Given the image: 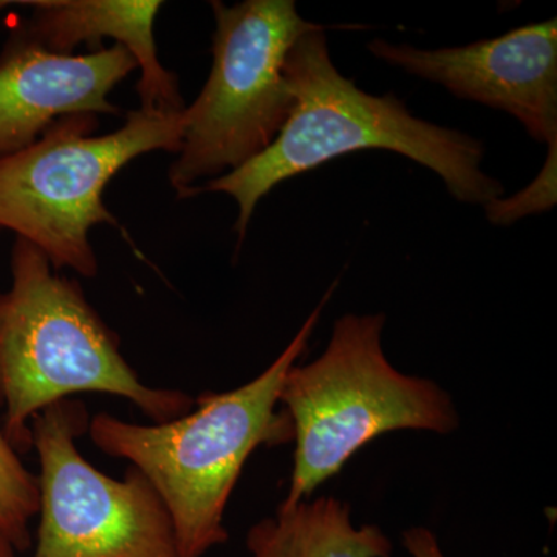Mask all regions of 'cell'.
Listing matches in <instances>:
<instances>
[{
    "label": "cell",
    "instance_id": "6da1fadb",
    "mask_svg": "<svg viewBox=\"0 0 557 557\" xmlns=\"http://www.w3.org/2000/svg\"><path fill=\"white\" fill-rule=\"evenodd\" d=\"M284 73L293 106L273 145L239 170L193 190V196L220 193L236 200L239 244L271 189L358 150L386 149L417 161L434 171L460 203L486 207L505 196L500 180L482 170L485 146L480 139L417 119L394 94L376 97L341 75L325 27L293 44Z\"/></svg>",
    "mask_w": 557,
    "mask_h": 557
},
{
    "label": "cell",
    "instance_id": "7a4b0ae2",
    "mask_svg": "<svg viewBox=\"0 0 557 557\" xmlns=\"http://www.w3.org/2000/svg\"><path fill=\"white\" fill-rule=\"evenodd\" d=\"M335 285L276 361L245 386L200 395L194 412L152 426L109 413L89 421L95 446L129 461L157 491L182 557L205 556L228 541L223 515L248 457L259 446L292 442V420L285 410L277 413L276 406L285 376L307 350Z\"/></svg>",
    "mask_w": 557,
    "mask_h": 557
},
{
    "label": "cell",
    "instance_id": "3957f363",
    "mask_svg": "<svg viewBox=\"0 0 557 557\" xmlns=\"http://www.w3.org/2000/svg\"><path fill=\"white\" fill-rule=\"evenodd\" d=\"M131 399L156 423L190 412L185 392L146 386L76 282L54 273L49 259L16 239L11 285L0 292V408L3 435L17 453L32 448V421L73 394Z\"/></svg>",
    "mask_w": 557,
    "mask_h": 557
},
{
    "label": "cell",
    "instance_id": "277c9868",
    "mask_svg": "<svg viewBox=\"0 0 557 557\" xmlns=\"http://www.w3.org/2000/svg\"><path fill=\"white\" fill-rule=\"evenodd\" d=\"M384 324V314L339 318L324 354L310 364L293 366L285 376L278 403L287 408L296 450L281 507L306 500L380 435L401 429L456 431L449 395L432 381L403 375L387 361Z\"/></svg>",
    "mask_w": 557,
    "mask_h": 557
},
{
    "label": "cell",
    "instance_id": "5b68a950",
    "mask_svg": "<svg viewBox=\"0 0 557 557\" xmlns=\"http://www.w3.org/2000/svg\"><path fill=\"white\" fill-rule=\"evenodd\" d=\"M97 115L62 116L28 148L0 157V228L39 249L54 270L95 277L90 230L115 215L106 186L126 164L153 150L178 153L182 112L131 110L123 126L95 137Z\"/></svg>",
    "mask_w": 557,
    "mask_h": 557
},
{
    "label": "cell",
    "instance_id": "8992f818",
    "mask_svg": "<svg viewBox=\"0 0 557 557\" xmlns=\"http://www.w3.org/2000/svg\"><path fill=\"white\" fill-rule=\"evenodd\" d=\"M211 7V72L183 109L182 146L170 170L180 199L193 196L197 180L237 171L273 145L293 106L285 58L300 36L322 27L300 17L293 0Z\"/></svg>",
    "mask_w": 557,
    "mask_h": 557
},
{
    "label": "cell",
    "instance_id": "52a82bcc",
    "mask_svg": "<svg viewBox=\"0 0 557 557\" xmlns=\"http://www.w3.org/2000/svg\"><path fill=\"white\" fill-rule=\"evenodd\" d=\"M83 403L62 399L32 421L38 453L40 522L33 557H182L170 512L131 468L109 478L81 456L89 429Z\"/></svg>",
    "mask_w": 557,
    "mask_h": 557
},
{
    "label": "cell",
    "instance_id": "ba28073f",
    "mask_svg": "<svg viewBox=\"0 0 557 557\" xmlns=\"http://www.w3.org/2000/svg\"><path fill=\"white\" fill-rule=\"evenodd\" d=\"M368 50L458 98L504 110L548 146L545 161L557 163L556 17L463 47L423 50L379 38Z\"/></svg>",
    "mask_w": 557,
    "mask_h": 557
},
{
    "label": "cell",
    "instance_id": "9c48e42d",
    "mask_svg": "<svg viewBox=\"0 0 557 557\" xmlns=\"http://www.w3.org/2000/svg\"><path fill=\"white\" fill-rule=\"evenodd\" d=\"M137 62L123 46L57 54L24 38L0 60V157L38 141L62 116L119 113L110 91Z\"/></svg>",
    "mask_w": 557,
    "mask_h": 557
},
{
    "label": "cell",
    "instance_id": "30bf717a",
    "mask_svg": "<svg viewBox=\"0 0 557 557\" xmlns=\"http://www.w3.org/2000/svg\"><path fill=\"white\" fill-rule=\"evenodd\" d=\"M25 38L57 54H73L81 44L95 47L102 39L129 51L141 70L137 86L139 109L180 113L186 108L174 73L161 65L157 53V14L160 0H32Z\"/></svg>",
    "mask_w": 557,
    "mask_h": 557
},
{
    "label": "cell",
    "instance_id": "8fae6325",
    "mask_svg": "<svg viewBox=\"0 0 557 557\" xmlns=\"http://www.w3.org/2000/svg\"><path fill=\"white\" fill-rule=\"evenodd\" d=\"M252 557H391L392 544L379 527L351 525L350 507L333 497L278 507L274 518L249 530Z\"/></svg>",
    "mask_w": 557,
    "mask_h": 557
},
{
    "label": "cell",
    "instance_id": "7c38bea8",
    "mask_svg": "<svg viewBox=\"0 0 557 557\" xmlns=\"http://www.w3.org/2000/svg\"><path fill=\"white\" fill-rule=\"evenodd\" d=\"M39 511L38 479L0 429V536L16 552L32 545L30 522Z\"/></svg>",
    "mask_w": 557,
    "mask_h": 557
},
{
    "label": "cell",
    "instance_id": "4fadbf2b",
    "mask_svg": "<svg viewBox=\"0 0 557 557\" xmlns=\"http://www.w3.org/2000/svg\"><path fill=\"white\" fill-rule=\"evenodd\" d=\"M403 544L412 557H445L432 531L428 528H410L403 533Z\"/></svg>",
    "mask_w": 557,
    "mask_h": 557
},
{
    "label": "cell",
    "instance_id": "5bb4252c",
    "mask_svg": "<svg viewBox=\"0 0 557 557\" xmlns=\"http://www.w3.org/2000/svg\"><path fill=\"white\" fill-rule=\"evenodd\" d=\"M14 553L16 549L13 548V545L5 537L0 536V557H14Z\"/></svg>",
    "mask_w": 557,
    "mask_h": 557
},
{
    "label": "cell",
    "instance_id": "9a60e30c",
    "mask_svg": "<svg viewBox=\"0 0 557 557\" xmlns=\"http://www.w3.org/2000/svg\"><path fill=\"white\" fill-rule=\"evenodd\" d=\"M13 2H7V0H0V13L7 9V7L11 5Z\"/></svg>",
    "mask_w": 557,
    "mask_h": 557
}]
</instances>
